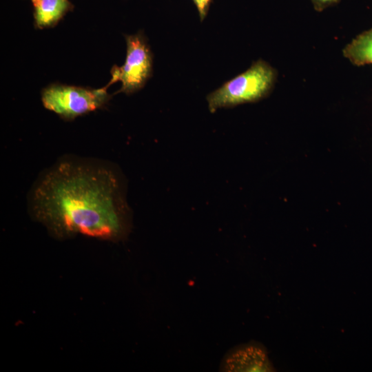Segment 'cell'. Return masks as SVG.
<instances>
[{
    "instance_id": "cell-1",
    "label": "cell",
    "mask_w": 372,
    "mask_h": 372,
    "mask_svg": "<svg viewBox=\"0 0 372 372\" xmlns=\"http://www.w3.org/2000/svg\"><path fill=\"white\" fill-rule=\"evenodd\" d=\"M32 203L35 218L58 238L81 234L116 242L131 229L121 182L103 167L63 162L39 182Z\"/></svg>"
},
{
    "instance_id": "cell-2",
    "label": "cell",
    "mask_w": 372,
    "mask_h": 372,
    "mask_svg": "<svg viewBox=\"0 0 372 372\" xmlns=\"http://www.w3.org/2000/svg\"><path fill=\"white\" fill-rule=\"evenodd\" d=\"M276 78L275 70L267 62L258 60L208 94V108L214 113L220 108L257 101L269 93Z\"/></svg>"
},
{
    "instance_id": "cell-3",
    "label": "cell",
    "mask_w": 372,
    "mask_h": 372,
    "mask_svg": "<svg viewBox=\"0 0 372 372\" xmlns=\"http://www.w3.org/2000/svg\"><path fill=\"white\" fill-rule=\"evenodd\" d=\"M108 85L92 89L65 84L54 83L41 92V101L45 109L61 118L72 121L75 118L104 107L112 96Z\"/></svg>"
},
{
    "instance_id": "cell-4",
    "label": "cell",
    "mask_w": 372,
    "mask_h": 372,
    "mask_svg": "<svg viewBox=\"0 0 372 372\" xmlns=\"http://www.w3.org/2000/svg\"><path fill=\"white\" fill-rule=\"evenodd\" d=\"M127 52L122 66L114 65L111 70L110 86L117 81L121 88L115 93H134L145 85L152 72V55L145 40L141 33L125 37Z\"/></svg>"
},
{
    "instance_id": "cell-5",
    "label": "cell",
    "mask_w": 372,
    "mask_h": 372,
    "mask_svg": "<svg viewBox=\"0 0 372 372\" xmlns=\"http://www.w3.org/2000/svg\"><path fill=\"white\" fill-rule=\"evenodd\" d=\"M220 370L223 371H273L265 348L250 342L230 350L223 358Z\"/></svg>"
},
{
    "instance_id": "cell-6",
    "label": "cell",
    "mask_w": 372,
    "mask_h": 372,
    "mask_svg": "<svg viewBox=\"0 0 372 372\" xmlns=\"http://www.w3.org/2000/svg\"><path fill=\"white\" fill-rule=\"evenodd\" d=\"M34 10V25L37 29L55 26L74 8L69 0H30Z\"/></svg>"
},
{
    "instance_id": "cell-7",
    "label": "cell",
    "mask_w": 372,
    "mask_h": 372,
    "mask_svg": "<svg viewBox=\"0 0 372 372\" xmlns=\"http://www.w3.org/2000/svg\"><path fill=\"white\" fill-rule=\"evenodd\" d=\"M343 54L353 65L372 64V28L359 34L347 44Z\"/></svg>"
},
{
    "instance_id": "cell-8",
    "label": "cell",
    "mask_w": 372,
    "mask_h": 372,
    "mask_svg": "<svg viewBox=\"0 0 372 372\" xmlns=\"http://www.w3.org/2000/svg\"><path fill=\"white\" fill-rule=\"evenodd\" d=\"M194 3L201 21H203L209 10V6L212 0H192Z\"/></svg>"
},
{
    "instance_id": "cell-9",
    "label": "cell",
    "mask_w": 372,
    "mask_h": 372,
    "mask_svg": "<svg viewBox=\"0 0 372 372\" xmlns=\"http://www.w3.org/2000/svg\"><path fill=\"white\" fill-rule=\"evenodd\" d=\"M313 4V8L321 12L324 9L332 6L340 2V0H310Z\"/></svg>"
}]
</instances>
